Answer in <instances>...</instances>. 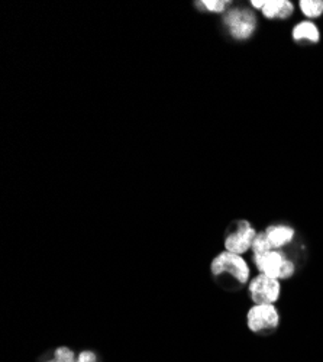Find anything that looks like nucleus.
I'll return each mask as SVG.
<instances>
[{
	"label": "nucleus",
	"instance_id": "1",
	"mask_svg": "<svg viewBox=\"0 0 323 362\" xmlns=\"http://www.w3.org/2000/svg\"><path fill=\"white\" fill-rule=\"evenodd\" d=\"M210 271L214 277H230L241 285L249 283L251 280V269L248 262L242 258V255L229 251H223L213 258Z\"/></svg>",
	"mask_w": 323,
	"mask_h": 362
},
{
	"label": "nucleus",
	"instance_id": "2",
	"mask_svg": "<svg viewBox=\"0 0 323 362\" xmlns=\"http://www.w3.org/2000/svg\"><path fill=\"white\" fill-rule=\"evenodd\" d=\"M254 262L261 274L277 278L280 281L292 278L296 273L294 262L287 258L281 249H271L260 253V255H254Z\"/></svg>",
	"mask_w": 323,
	"mask_h": 362
},
{
	"label": "nucleus",
	"instance_id": "3",
	"mask_svg": "<svg viewBox=\"0 0 323 362\" xmlns=\"http://www.w3.org/2000/svg\"><path fill=\"white\" fill-rule=\"evenodd\" d=\"M248 329L257 335H270L277 331L280 313L276 304H254L246 313Z\"/></svg>",
	"mask_w": 323,
	"mask_h": 362
},
{
	"label": "nucleus",
	"instance_id": "4",
	"mask_svg": "<svg viewBox=\"0 0 323 362\" xmlns=\"http://www.w3.org/2000/svg\"><path fill=\"white\" fill-rule=\"evenodd\" d=\"M248 293L254 304H276L280 299L281 283L277 278L260 273L249 280Z\"/></svg>",
	"mask_w": 323,
	"mask_h": 362
},
{
	"label": "nucleus",
	"instance_id": "5",
	"mask_svg": "<svg viewBox=\"0 0 323 362\" xmlns=\"http://www.w3.org/2000/svg\"><path fill=\"white\" fill-rule=\"evenodd\" d=\"M255 228L248 221H238L233 223V228L226 233L225 251L242 255L246 251L253 248L254 239L257 237Z\"/></svg>",
	"mask_w": 323,
	"mask_h": 362
},
{
	"label": "nucleus",
	"instance_id": "6",
	"mask_svg": "<svg viewBox=\"0 0 323 362\" xmlns=\"http://www.w3.org/2000/svg\"><path fill=\"white\" fill-rule=\"evenodd\" d=\"M225 24L233 38L248 40L255 29L257 19H255V15L253 12H249L248 9L235 8L226 13Z\"/></svg>",
	"mask_w": 323,
	"mask_h": 362
},
{
	"label": "nucleus",
	"instance_id": "7",
	"mask_svg": "<svg viewBox=\"0 0 323 362\" xmlns=\"http://www.w3.org/2000/svg\"><path fill=\"white\" fill-rule=\"evenodd\" d=\"M264 232L268 237V239H270L274 249H281L289 244H292V241L294 239V235H296V230L289 225H271V226H268Z\"/></svg>",
	"mask_w": 323,
	"mask_h": 362
},
{
	"label": "nucleus",
	"instance_id": "8",
	"mask_svg": "<svg viewBox=\"0 0 323 362\" xmlns=\"http://www.w3.org/2000/svg\"><path fill=\"white\" fill-rule=\"evenodd\" d=\"M267 19H287L294 12V6L289 0H265L261 9Z\"/></svg>",
	"mask_w": 323,
	"mask_h": 362
},
{
	"label": "nucleus",
	"instance_id": "9",
	"mask_svg": "<svg viewBox=\"0 0 323 362\" xmlns=\"http://www.w3.org/2000/svg\"><path fill=\"white\" fill-rule=\"evenodd\" d=\"M293 40L299 44H317L320 40V32L313 22L303 21L294 26Z\"/></svg>",
	"mask_w": 323,
	"mask_h": 362
},
{
	"label": "nucleus",
	"instance_id": "10",
	"mask_svg": "<svg viewBox=\"0 0 323 362\" xmlns=\"http://www.w3.org/2000/svg\"><path fill=\"white\" fill-rule=\"evenodd\" d=\"M299 5L303 15L308 16L309 19H315V17H319L323 13L322 0H301Z\"/></svg>",
	"mask_w": 323,
	"mask_h": 362
},
{
	"label": "nucleus",
	"instance_id": "11",
	"mask_svg": "<svg viewBox=\"0 0 323 362\" xmlns=\"http://www.w3.org/2000/svg\"><path fill=\"white\" fill-rule=\"evenodd\" d=\"M77 354L68 347H58L54 349L52 355L44 362H76Z\"/></svg>",
	"mask_w": 323,
	"mask_h": 362
},
{
	"label": "nucleus",
	"instance_id": "12",
	"mask_svg": "<svg viewBox=\"0 0 323 362\" xmlns=\"http://www.w3.org/2000/svg\"><path fill=\"white\" fill-rule=\"evenodd\" d=\"M251 249H253L254 255H260V253L268 252V251H271L274 248H273L270 239H268V237L265 235V232H260V233H257L253 248H251Z\"/></svg>",
	"mask_w": 323,
	"mask_h": 362
},
{
	"label": "nucleus",
	"instance_id": "13",
	"mask_svg": "<svg viewBox=\"0 0 323 362\" xmlns=\"http://www.w3.org/2000/svg\"><path fill=\"white\" fill-rule=\"evenodd\" d=\"M197 5L203 6L209 12L221 13V12H223L226 9L229 2H226V0H205V2H197Z\"/></svg>",
	"mask_w": 323,
	"mask_h": 362
},
{
	"label": "nucleus",
	"instance_id": "14",
	"mask_svg": "<svg viewBox=\"0 0 323 362\" xmlns=\"http://www.w3.org/2000/svg\"><path fill=\"white\" fill-rule=\"evenodd\" d=\"M76 362H99V358H97V355L93 351L86 349V351H81L77 355Z\"/></svg>",
	"mask_w": 323,
	"mask_h": 362
},
{
	"label": "nucleus",
	"instance_id": "15",
	"mask_svg": "<svg viewBox=\"0 0 323 362\" xmlns=\"http://www.w3.org/2000/svg\"><path fill=\"white\" fill-rule=\"evenodd\" d=\"M251 5H253L257 9H262L264 5H265V0H254V2H251Z\"/></svg>",
	"mask_w": 323,
	"mask_h": 362
}]
</instances>
